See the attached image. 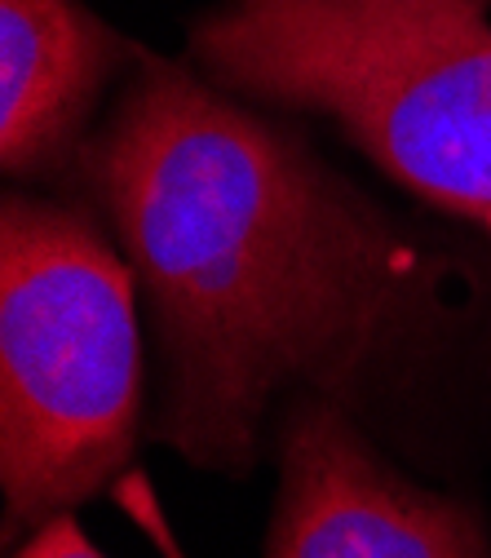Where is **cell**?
<instances>
[{
  "instance_id": "1",
  "label": "cell",
  "mask_w": 491,
  "mask_h": 558,
  "mask_svg": "<svg viewBox=\"0 0 491 558\" xmlns=\"http://www.w3.org/2000/svg\"><path fill=\"white\" fill-rule=\"evenodd\" d=\"M66 165L160 337L156 439L199 470L248 474L284 386L359 390L478 293L297 133L156 53Z\"/></svg>"
},
{
  "instance_id": "2",
  "label": "cell",
  "mask_w": 491,
  "mask_h": 558,
  "mask_svg": "<svg viewBox=\"0 0 491 558\" xmlns=\"http://www.w3.org/2000/svg\"><path fill=\"white\" fill-rule=\"evenodd\" d=\"M191 58L226 94L332 120L398 186L491 231V0H222Z\"/></svg>"
},
{
  "instance_id": "3",
  "label": "cell",
  "mask_w": 491,
  "mask_h": 558,
  "mask_svg": "<svg viewBox=\"0 0 491 558\" xmlns=\"http://www.w3.org/2000/svg\"><path fill=\"white\" fill-rule=\"evenodd\" d=\"M133 266L85 208L10 191L0 218V483L10 532L128 465L143 408Z\"/></svg>"
},
{
  "instance_id": "4",
  "label": "cell",
  "mask_w": 491,
  "mask_h": 558,
  "mask_svg": "<svg viewBox=\"0 0 491 558\" xmlns=\"http://www.w3.org/2000/svg\"><path fill=\"white\" fill-rule=\"evenodd\" d=\"M266 558H491L474 506L403 478L332 399H302L279 435Z\"/></svg>"
},
{
  "instance_id": "5",
  "label": "cell",
  "mask_w": 491,
  "mask_h": 558,
  "mask_svg": "<svg viewBox=\"0 0 491 558\" xmlns=\"http://www.w3.org/2000/svg\"><path fill=\"white\" fill-rule=\"evenodd\" d=\"M137 45L81 0H0V160L10 173L62 169L85 120Z\"/></svg>"
},
{
  "instance_id": "6",
  "label": "cell",
  "mask_w": 491,
  "mask_h": 558,
  "mask_svg": "<svg viewBox=\"0 0 491 558\" xmlns=\"http://www.w3.org/2000/svg\"><path fill=\"white\" fill-rule=\"evenodd\" d=\"M115 493H120L124 510L156 536V545H160L164 558H182V549H177V541H173L164 514L156 510V497H151V487H147L143 474H124ZM14 558H107V554H98V549L85 541V532H81V523H76L72 514H53L49 523L32 527V536L19 545Z\"/></svg>"
}]
</instances>
